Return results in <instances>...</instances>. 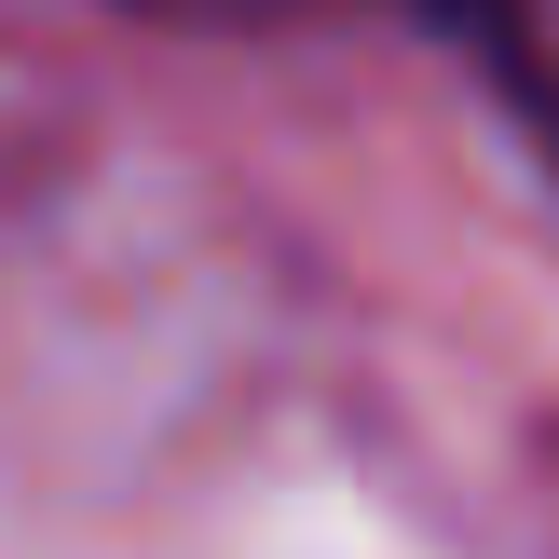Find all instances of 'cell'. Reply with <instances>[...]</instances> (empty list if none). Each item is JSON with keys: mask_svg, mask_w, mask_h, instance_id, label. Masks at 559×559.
<instances>
[{"mask_svg": "<svg viewBox=\"0 0 559 559\" xmlns=\"http://www.w3.org/2000/svg\"><path fill=\"white\" fill-rule=\"evenodd\" d=\"M409 14H478V27H506L519 0H409Z\"/></svg>", "mask_w": 559, "mask_h": 559, "instance_id": "cell-1", "label": "cell"}]
</instances>
